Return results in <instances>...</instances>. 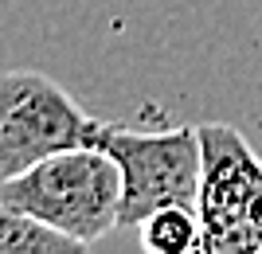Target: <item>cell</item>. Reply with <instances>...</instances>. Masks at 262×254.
Returning a JSON list of instances; mask_svg holds the SVG:
<instances>
[{"instance_id": "cell-2", "label": "cell", "mask_w": 262, "mask_h": 254, "mask_svg": "<svg viewBox=\"0 0 262 254\" xmlns=\"http://www.w3.org/2000/svg\"><path fill=\"white\" fill-rule=\"evenodd\" d=\"M200 250L258 254L262 250V156L235 125H200Z\"/></svg>"}, {"instance_id": "cell-5", "label": "cell", "mask_w": 262, "mask_h": 254, "mask_svg": "<svg viewBox=\"0 0 262 254\" xmlns=\"http://www.w3.org/2000/svg\"><path fill=\"white\" fill-rule=\"evenodd\" d=\"M67 250L78 254L86 246L78 239H71V235L47 227L32 211L0 199V254H67Z\"/></svg>"}, {"instance_id": "cell-3", "label": "cell", "mask_w": 262, "mask_h": 254, "mask_svg": "<svg viewBox=\"0 0 262 254\" xmlns=\"http://www.w3.org/2000/svg\"><path fill=\"white\" fill-rule=\"evenodd\" d=\"M98 145L121 168V227H137L157 207L200 203V176H204V145L200 125H176L161 133H141L129 125L102 122Z\"/></svg>"}, {"instance_id": "cell-4", "label": "cell", "mask_w": 262, "mask_h": 254, "mask_svg": "<svg viewBox=\"0 0 262 254\" xmlns=\"http://www.w3.org/2000/svg\"><path fill=\"white\" fill-rule=\"evenodd\" d=\"M94 122L55 78L39 71H0V180H12L43 156L98 145Z\"/></svg>"}, {"instance_id": "cell-6", "label": "cell", "mask_w": 262, "mask_h": 254, "mask_svg": "<svg viewBox=\"0 0 262 254\" xmlns=\"http://www.w3.org/2000/svg\"><path fill=\"white\" fill-rule=\"evenodd\" d=\"M137 239L149 254H192L200 250V211L196 207H157L137 223Z\"/></svg>"}, {"instance_id": "cell-1", "label": "cell", "mask_w": 262, "mask_h": 254, "mask_svg": "<svg viewBox=\"0 0 262 254\" xmlns=\"http://www.w3.org/2000/svg\"><path fill=\"white\" fill-rule=\"evenodd\" d=\"M121 168L102 145H78L43 156L12 180H0V199L32 211L47 227L94 246L121 227Z\"/></svg>"}]
</instances>
